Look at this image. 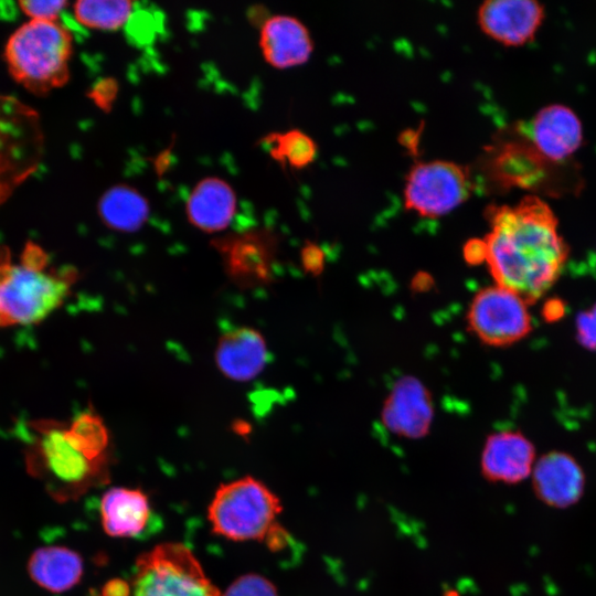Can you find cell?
<instances>
[{
	"instance_id": "7",
	"label": "cell",
	"mask_w": 596,
	"mask_h": 596,
	"mask_svg": "<svg viewBox=\"0 0 596 596\" xmlns=\"http://www.w3.org/2000/svg\"><path fill=\"white\" fill-rule=\"evenodd\" d=\"M43 153L39 114L18 98L0 94V204L38 170Z\"/></svg>"
},
{
	"instance_id": "25",
	"label": "cell",
	"mask_w": 596,
	"mask_h": 596,
	"mask_svg": "<svg viewBox=\"0 0 596 596\" xmlns=\"http://www.w3.org/2000/svg\"><path fill=\"white\" fill-rule=\"evenodd\" d=\"M66 1H20V9L31 18V20L58 21L60 15L65 7Z\"/></svg>"
},
{
	"instance_id": "28",
	"label": "cell",
	"mask_w": 596,
	"mask_h": 596,
	"mask_svg": "<svg viewBox=\"0 0 596 596\" xmlns=\"http://www.w3.org/2000/svg\"><path fill=\"white\" fill-rule=\"evenodd\" d=\"M301 263L308 273L319 274L324 263L323 251L313 243H306L301 249Z\"/></svg>"
},
{
	"instance_id": "17",
	"label": "cell",
	"mask_w": 596,
	"mask_h": 596,
	"mask_svg": "<svg viewBox=\"0 0 596 596\" xmlns=\"http://www.w3.org/2000/svg\"><path fill=\"white\" fill-rule=\"evenodd\" d=\"M236 194L223 179L204 178L192 189L185 205L188 219L196 228L215 233L228 227L236 211Z\"/></svg>"
},
{
	"instance_id": "30",
	"label": "cell",
	"mask_w": 596,
	"mask_h": 596,
	"mask_svg": "<svg viewBox=\"0 0 596 596\" xmlns=\"http://www.w3.org/2000/svg\"><path fill=\"white\" fill-rule=\"evenodd\" d=\"M130 587L128 581L115 578L107 582L99 592L100 596H129Z\"/></svg>"
},
{
	"instance_id": "21",
	"label": "cell",
	"mask_w": 596,
	"mask_h": 596,
	"mask_svg": "<svg viewBox=\"0 0 596 596\" xmlns=\"http://www.w3.org/2000/svg\"><path fill=\"white\" fill-rule=\"evenodd\" d=\"M544 158L535 150L508 145L494 158V177L503 184L526 187L542 171Z\"/></svg>"
},
{
	"instance_id": "12",
	"label": "cell",
	"mask_w": 596,
	"mask_h": 596,
	"mask_svg": "<svg viewBox=\"0 0 596 596\" xmlns=\"http://www.w3.org/2000/svg\"><path fill=\"white\" fill-rule=\"evenodd\" d=\"M535 496L545 504L565 509L577 503L585 489V475L576 459L564 451L543 455L533 467Z\"/></svg>"
},
{
	"instance_id": "16",
	"label": "cell",
	"mask_w": 596,
	"mask_h": 596,
	"mask_svg": "<svg viewBox=\"0 0 596 596\" xmlns=\"http://www.w3.org/2000/svg\"><path fill=\"white\" fill-rule=\"evenodd\" d=\"M534 149L550 161H561L575 152L583 140L576 114L564 105H549L535 116L532 126Z\"/></svg>"
},
{
	"instance_id": "26",
	"label": "cell",
	"mask_w": 596,
	"mask_h": 596,
	"mask_svg": "<svg viewBox=\"0 0 596 596\" xmlns=\"http://www.w3.org/2000/svg\"><path fill=\"white\" fill-rule=\"evenodd\" d=\"M576 330L579 343L596 351V304L577 316Z\"/></svg>"
},
{
	"instance_id": "8",
	"label": "cell",
	"mask_w": 596,
	"mask_h": 596,
	"mask_svg": "<svg viewBox=\"0 0 596 596\" xmlns=\"http://www.w3.org/2000/svg\"><path fill=\"white\" fill-rule=\"evenodd\" d=\"M472 185L468 169L457 162L418 161L405 178L404 206L422 217H441L468 200Z\"/></svg>"
},
{
	"instance_id": "4",
	"label": "cell",
	"mask_w": 596,
	"mask_h": 596,
	"mask_svg": "<svg viewBox=\"0 0 596 596\" xmlns=\"http://www.w3.org/2000/svg\"><path fill=\"white\" fill-rule=\"evenodd\" d=\"M73 36L60 21L30 20L9 38L4 57L13 79L35 95L62 87L70 77Z\"/></svg>"
},
{
	"instance_id": "31",
	"label": "cell",
	"mask_w": 596,
	"mask_h": 596,
	"mask_svg": "<svg viewBox=\"0 0 596 596\" xmlns=\"http://www.w3.org/2000/svg\"><path fill=\"white\" fill-rule=\"evenodd\" d=\"M565 313V306L564 302L561 299L553 298L549 299L542 310L543 318L549 321L553 322L558 319H561Z\"/></svg>"
},
{
	"instance_id": "20",
	"label": "cell",
	"mask_w": 596,
	"mask_h": 596,
	"mask_svg": "<svg viewBox=\"0 0 596 596\" xmlns=\"http://www.w3.org/2000/svg\"><path fill=\"white\" fill-rule=\"evenodd\" d=\"M98 214L110 230L135 232L148 220L150 210L147 199L135 188L117 184L103 193L98 201Z\"/></svg>"
},
{
	"instance_id": "24",
	"label": "cell",
	"mask_w": 596,
	"mask_h": 596,
	"mask_svg": "<svg viewBox=\"0 0 596 596\" xmlns=\"http://www.w3.org/2000/svg\"><path fill=\"white\" fill-rule=\"evenodd\" d=\"M222 596H279L273 582L263 575L248 573L237 577Z\"/></svg>"
},
{
	"instance_id": "1",
	"label": "cell",
	"mask_w": 596,
	"mask_h": 596,
	"mask_svg": "<svg viewBox=\"0 0 596 596\" xmlns=\"http://www.w3.org/2000/svg\"><path fill=\"white\" fill-rule=\"evenodd\" d=\"M487 213L486 263L496 284L528 305L538 301L556 283L568 257L552 209L528 195L515 205L490 206Z\"/></svg>"
},
{
	"instance_id": "29",
	"label": "cell",
	"mask_w": 596,
	"mask_h": 596,
	"mask_svg": "<svg viewBox=\"0 0 596 596\" xmlns=\"http://www.w3.org/2000/svg\"><path fill=\"white\" fill-rule=\"evenodd\" d=\"M464 258L470 265L486 263L487 246L483 238H470L462 248Z\"/></svg>"
},
{
	"instance_id": "9",
	"label": "cell",
	"mask_w": 596,
	"mask_h": 596,
	"mask_svg": "<svg viewBox=\"0 0 596 596\" xmlns=\"http://www.w3.org/2000/svg\"><path fill=\"white\" fill-rule=\"evenodd\" d=\"M471 332L485 344L505 347L532 330L528 304L514 291L499 285L480 289L467 312Z\"/></svg>"
},
{
	"instance_id": "5",
	"label": "cell",
	"mask_w": 596,
	"mask_h": 596,
	"mask_svg": "<svg viewBox=\"0 0 596 596\" xmlns=\"http://www.w3.org/2000/svg\"><path fill=\"white\" fill-rule=\"evenodd\" d=\"M279 497L264 482L246 476L222 483L209 507L207 520L214 534L235 542L267 541L283 526Z\"/></svg>"
},
{
	"instance_id": "18",
	"label": "cell",
	"mask_w": 596,
	"mask_h": 596,
	"mask_svg": "<svg viewBox=\"0 0 596 596\" xmlns=\"http://www.w3.org/2000/svg\"><path fill=\"white\" fill-rule=\"evenodd\" d=\"M149 514L148 497L139 489L113 487L102 497V525L111 538L136 536L146 528Z\"/></svg>"
},
{
	"instance_id": "27",
	"label": "cell",
	"mask_w": 596,
	"mask_h": 596,
	"mask_svg": "<svg viewBox=\"0 0 596 596\" xmlns=\"http://www.w3.org/2000/svg\"><path fill=\"white\" fill-rule=\"evenodd\" d=\"M117 91V83L114 79H100L93 86L89 97L98 107L106 109L111 106Z\"/></svg>"
},
{
	"instance_id": "2",
	"label": "cell",
	"mask_w": 596,
	"mask_h": 596,
	"mask_svg": "<svg viewBox=\"0 0 596 596\" xmlns=\"http://www.w3.org/2000/svg\"><path fill=\"white\" fill-rule=\"evenodd\" d=\"M31 427L28 469L55 500H76L109 481V439L97 416L83 413L70 425L38 421Z\"/></svg>"
},
{
	"instance_id": "23",
	"label": "cell",
	"mask_w": 596,
	"mask_h": 596,
	"mask_svg": "<svg viewBox=\"0 0 596 596\" xmlns=\"http://www.w3.org/2000/svg\"><path fill=\"white\" fill-rule=\"evenodd\" d=\"M264 142L268 145L275 160L296 169L309 166L318 152L313 139L299 129L270 134Z\"/></svg>"
},
{
	"instance_id": "10",
	"label": "cell",
	"mask_w": 596,
	"mask_h": 596,
	"mask_svg": "<svg viewBox=\"0 0 596 596\" xmlns=\"http://www.w3.org/2000/svg\"><path fill=\"white\" fill-rule=\"evenodd\" d=\"M383 425L393 434L418 439L429 432L434 407L427 387L413 376L397 380L381 413Z\"/></svg>"
},
{
	"instance_id": "19",
	"label": "cell",
	"mask_w": 596,
	"mask_h": 596,
	"mask_svg": "<svg viewBox=\"0 0 596 596\" xmlns=\"http://www.w3.org/2000/svg\"><path fill=\"white\" fill-rule=\"evenodd\" d=\"M83 567L81 555L64 546L41 547L29 561L31 578L53 593L74 587L83 576Z\"/></svg>"
},
{
	"instance_id": "6",
	"label": "cell",
	"mask_w": 596,
	"mask_h": 596,
	"mask_svg": "<svg viewBox=\"0 0 596 596\" xmlns=\"http://www.w3.org/2000/svg\"><path fill=\"white\" fill-rule=\"evenodd\" d=\"M129 596H222L194 553L179 542H162L136 558Z\"/></svg>"
},
{
	"instance_id": "15",
	"label": "cell",
	"mask_w": 596,
	"mask_h": 596,
	"mask_svg": "<svg viewBox=\"0 0 596 596\" xmlns=\"http://www.w3.org/2000/svg\"><path fill=\"white\" fill-rule=\"evenodd\" d=\"M215 362L230 380L247 382L255 379L268 362L264 337L249 327H238L223 333L216 345Z\"/></svg>"
},
{
	"instance_id": "3",
	"label": "cell",
	"mask_w": 596,
	"mask_h": 596,
	"mask_svg": "<svg viewBox=\"0 0 596 596\" xmlns=\"http://www.w3.org/2000/svg\"><path fill=\"white\" fill-rule=\"evenodd\" d=\"M47 264L49 255L33 242L26 243L18 264L0 245V327L40 322L63 304L71 274L49 273Z\"/></svg>"
},
{
	"instance_id": "14",
	"label": "cell",
	"mask_w": 596,
	"mask_h": 596,
	"mask_svg": "<svg viewBox=\"0 0 596 596\" xmlns=\"http://www.w3.org/2000/svg\"><path fill=\"white\" fill-rule=\"evenodd\" d=\"M259 46L264 60L278 70L305 64L313 51L307 26L297 18L287 14L273 15L264 21Z\"/></svg>"
},
{
	"instance_id": "13",
	"label": "cell",
	"mask_w": 596,
	"mask_h": 596,
	"mask_svg": "<svg viewBox=\"0 0 596 596\" xmlns=\"http://www.w3.org/2000/svg\"><path fill=\"white\" fill-rule=\"evenodd\" d=\"M534 461V445L522 433L498 432L483 445L481 473L491 482L513 485L530 476Z\"/></svg>"
},
{
	"instance_id": "11",
	"label": "cell",
	"mask_w": 596,
	"mask_h": 596,
	"mask_svg": "<svg viewBox=\"0 0 596 596\" xmlns=\"http://www.w3.org/2000/svg\"><path fill=\"white\" fill-rule=\"evenodd\" d=\"M543 17V7L531 0H488L477 12L482 32L507 46L531 41Z\"/></svg>"
},
{
	"instance_id": "22",
	"label": "cell",
	"mask_w": 596,
	"mask_h": 596,
	"mask_svg": "<svg viewBox=\"0 0 596 596\" xmlns=\"http://www.w3.org/2000/svg\"><path fill=\"white\" fill-rule=\"evenodd\" d=\"M74 17L85 28L114 31L125 25L134 11L126 0H81L74 3Z\"/></svg>"
}]
</instances>
